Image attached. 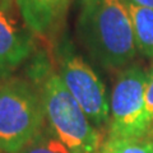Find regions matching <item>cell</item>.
Instances as JSON below:
<instances>
[{"label": "cell", "instance_id": "cell-1", "mask_svg": "<svg viewBox=\"0 0 153 153\" xmlns=\"http://www.w3.org/2000/svg\"><path fill=\"white\" fill-rule=\"evenodd\" d=\"M78 36L89 55L108 69L126 65L138 50L125 0H80Z\"/></svg>", "mask_w": 153, "mask_h": 153}, {"label": "cell", "instance_id": "cell-2", "mask_svg": "<svg viewBox=\"0 0 153 153\" xmlns=\"http://www.w3.org/2000/svg\"><path fill=\"white\" fill-rule=\"evenodd\" d=\"M41 98L49 126L70 153H97L101 147V134L70 94L59 74H50L46 78Z\"/></svg>", "mask_w": 153, "mask_h": 153}, {"label": "cell", "instance_id": "cell-3", "mask_svg": "<svg viewBox=\"0 0 153 153\" xmlns=\"http://www.w3.org/2000/svg\"><path fill=\"white\" fill-rule=\"evenodd\" d=\"M41 96L22 79L0 83V152L18 153L45 125Z\"/></svg>", "mask_w": 153, "mask_h": 153}, {"label": "cell", "instance_id": "cell-4", "mask_svg": "<svg viewBox=\"0 0 153 153\" xmlns=\"http://www.w3.org/2000/svg\"><path fill=\"white\" fill-rule=\"evenodd\" d=\"M148 73L131 65L119 73L110 98V134L115 138L147 137L152 126L146 116Z\"/></svg>", "mask_w": 153, "mask_h": 153}, {"label": "cell", "instance_id": "cell-5", "mask_svg": "<svg viewBox=\"0 0 153 153\" xmlns=\"http://www.w3.org/2000/svg\"><path fill=\"white\" fill-rule=\"evenodd\" d=\"M59 75L93 126L101 128L107 124L110 105L106 89L102 80L82 57L65 55Z\"/></svg>", "mask_w": 153, "mask_h": 153}, {"label": "cell", "instance_id": "cell-6", "mask_svg": "<svg viewBox=\"0 0 153 153\" xmlns=\"http://www.w3.org/2000/svg\"><path fill=\"white\" fill-rule=\"evenodd\" d=\"M32 32L12 12V0H0V79L18 68L33 51Z\"/></svg>", "mask_w": 153, "mask_h": 153}, {"label": "cell", "instance_id": "cell-7", "mask_svg": "<svg viewBox=\"0 0 153 153\" xmlns=\"http://www.w3.org/2000/svg\"><path fill=\"white\" fill-rule=\"evenodd\" d=\"M70 0H16L23 23L32 33L55 31L64 19Z\"/></svg>", "mask_w": 153, "mask_h": 153}, {"label": "cell", "instance_id": "cell-8", "mask_svg": "<svg viewBox=\"0 0 153 153\" xmlns=\"http://www.w3.org/2000/svg\"><path fill=\"white\" fill-rule=\"evenodd\" d=\"M128 13L131 19L137 49L143 55L153 57V9L144 8L125 0Z\"/></svg>", "mask_w": 153, "mask_h": 153}, {"label": "cell", "instance_id": "cell-9", "mask_svg": "<svg viewBox=\"0 0 153 153\" xmlns=\"http://www.w3.org/2000/svg\"><path fill=\"white\" fill-rule=\"evenodd\" d=\"M97 153H153V138L108 137Z\"/></svg>", "mask_w": 153, "mask_h": 153}, {"label": "cell", "instance_id": "cell-10", "mask_svg": "<svg viewBox=\"0 0 153 153\" xmlns=\"http://www.w3.org/2000/svg\"><path fill=\"white\" fill-rule=\"evenodd\" d=\"M18 153H70L49 125H44Z\"/></svg>", "mask_w": 153, "mask_h": 153}, {"label": "cell", "instance_id": "cell-11", "mask_svg": "<svg viewBox=\"0 0 153 153\" xmlns=\"http://www.w3.org/2000/svg\"><path fill=\"white\" fill-rule=\"evenodd\" d=\"M144 101H146L147 120L149 123V125L153 128V68L151 70V73L148 74V83H147V88H146Z\"/></svg>", "mask_w": 153, "mask_h": 153}, {"label": "cell", "instance_id": "cell-12", "mask_svg": "<svg viewBox=\"0 0 153 153\" xmlns=\"http://www.w3.org/2000/svg\"><path fill=\"white\" fill-rule=\"evenodd\" d=\"M129 1H131L133 4H135V5L153 9V0H129Z\"/></svg>", "mask_w": 153, "mask_h": 153}, {"label": "cell", "instance_id": "cell-13", "mask_svg": "<svg viewBox=\"0 0 153 153\" xmlns=\"http://www.w3.org/2000/svg\"><path fill=\"white\" fill-rule=\"evenodd\" d=\"M151 137L153 138V128H152V130H151Z\"/></svg>", "mask_w": 153, "mask_h": 153}, {"label": "cell", "instance_id": "cell-14", "mask_svg": "<svg viewBox=\"0 0 153 153\" xmlns=\"http://www.w3.org/2000/svg\"><path fill=\"white\" fill-rule=\"evenodd\" d=\"M0 153H1V152H0Z\"/></svg>", "mask_w": 153, "mask_h": 153}]
</instances>
